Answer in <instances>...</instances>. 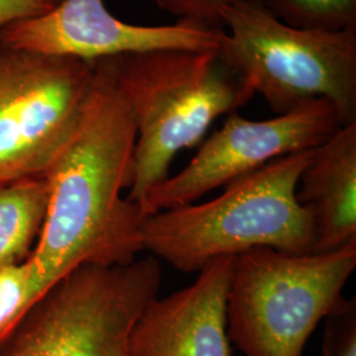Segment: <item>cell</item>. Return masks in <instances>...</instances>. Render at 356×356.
<instances>
[{
  "instance_id": "cell-1",
  "label": "cell",
  "mask_w": 356,
  "mask_h": 356,
  "mask_svg": "<svg viewBox=\"0 0 356 356\" xmlns=\"http://www.w3.org/2000/svg\"><path fill=\"white\" fill-rule=\"evenodd\" d=\"M136 127L114 57L94 63L89 98L44 172L49 206L31 257L44 294L76 268L126 266L144 251L139 206L122 197L134 176Z\"/></svg>"
},
{
  "instance_id": "cell-2",
  "label": "cell",
  "mask_w": 356,
  "mask_h": 356,
  "mask_svg": "<svg viewBox=\"0 0 356 356\" xmlns=\"http://www.w3.org/2000/svg\"><path fill=\"white\" fill-rule=\"evenodd\" d=\"M219 51L156 49L114 57L136 127L127 198L139 209L170 176L179 151L195 147L216 119L252 99L254 90Z\"/></svg>"
},
{
  "instance_id": "cell-3",
  "label": "cell",
  "mask_w": 356,
  "mask_h": 356,
  "mask_svg": "<svg viewBox=\"0 0 356 356\" xmlns=\"http://www.w3.org/2000/svg\"><path fill=\"white\" fill-rule=\"evenodd\" d=\"M314 149L276 159L226 185L204 204H189L147 216L143 250L182 272H200L220 257L268 247L312 254V222L296 191Z\"/></svg>"
},
{
  "instance_id": "cell-4",
  "label": "cell",
  "mask_w": 356,
  "mask_h": 356,
  "mask_svg": "<svg viewBox=\"0 0 356 356\" xmlns=\"http://www.w3.org/2000/svg\"><path fill=\"white\" fill-rule=\"evenodd\" d=\"M220 26L222 57L275 114L325 99L342 127L356 123V29L291 26L264 0L231 4Z\"/></svg>"
},
{
  "instance_id": "cell-5",
  "label": "cell",
  "mask_w": 356,
  "mask_h": 356,
  "mask_svg": "<svg viewBox=\"0 0 356 356\" xmlns=\"http://www.w3.org/2000/svg\"><path fill=\"white\" fill-rule=\"evenodd\" d=\"M356 268V241L325 254L257 247L234 256L226 317L244 356H302L322 319L342 309Z\"/></svg>"
},
{
  "instance_id": "cell-6",
  "label": "cell",
  "mask_w": 356,
  "mask_h": 356,
  "mask_svg": "<svg viewBox=\"0 0 356 356\" xmlns=\"http://www.w3.org/2000/svg\"><path fill=\"white\" fill-rule=\"evenodd\" d=\"M161 281L153 256L76 268L32 306L0 343V356H131V330Z\"/></svg>"
},
{
  "instance_id": "cell-7",
  "label": "cell",
  "mask_w": 356,
  "mask_h": 356,
  "mask_svg": "<svg viewBox=\"0 0 356 356\" xmlns=\"http://www.w3.org/2000/svg\"><path fill=\"white\" fill-rule=\"evenodd\" d=\"M94 63L0 41V184L42 176L74 131Z\"/></svg>"
},
{
  "instance_id": "cell-8",
  "label": "cell",
  "mask_w": 356,
  "mask_h": 356,
  "mask_svg": "<svg viewBox=\"0 0 356 356\" xmlns=\"http://www.w3.org/2000/svg\"><path fill=\"white\" fill-rule=\"evenodd\" d=\"M341 127L337 110L325 99L305 103L267 120H250L232 113L188 165L147 194L141 214L147 218L195 204L206 193L276 159L317 148Z\"/></svg>"
},
{
  "instance_id": "cell-9",
  "label": "cell",
  "mask_w": 356,
  "mask_h": 356,
  "mask_svg": "<svg viewBox=\"0 0 356 356\" xmlns=\"http://www.w3.org/2000/svg\"><path fill=\"white\" fill-rule=\"evenodd\" d=\"M223 28L177 20L168 26H136L110 13L104 0H63L51 13L0 32L16 48L95 63L123 54L156 51H219Z\"/></svg>"
},
{
  "instance_id": "cell-10",
  "label": "cell",
  "mask_w": 356,
  "mask_h": 356,
  "mask_svg": "<svg viewBox=\"0 0 356 356\" xmlns=\"http://www.w3.org/2000/svg\"><path fill=\"white\" fill-rule=\"evenodd\" d=\"M232 260L220 257L188 288L154 297L131 330L129 355L231 356L226 297Z\"/></svg>"
},
{
  "instance_id": "cell-11",
  "label": "cell",
  "mask_w": 356,
  "mask_h": 356,
  "mask_svg": "<svg viewBox=\"0 0 356 356\" xmlns=\"http://www.w3.org/2000/svg\"><path fill=\"white\" fill-rule=\"evenodd\" d=\"M312 222V254L356 241V123L314 148L296 191Z\"/></svg>"
},
{
  "instance_id": "cell-12",
  "label": "cell",
  "mask_w": 356,
  "mask_h": 356,
  "mask_svg": "<svg viewBox=\"0 0 356 356\" xmlns=\"http://www.w3.org/2000/svg\"><path fill=\"white\" fill-rule=\"evenodd\" d=\"M49 193L44 176L0 184V268L22 263L32 254L48 213Z\"/></svg>"
},
{
  "instance_id": "cell-13",
  "label": "cell",
  "mask_w": 356,
  "mask_h": 356,
  "mask_svg": "<svg viewBox=\"0 0 356 356\" xmlns=\"http://www.w3.org/2000/svg\"><path fill=\"white\" fill-rule=\"evenodd\" d=\"M44 296L33 260L0 268V343Z\"/></svg>"
},
{
  "instance_id": "cell-14",
  "label": "cell",
  "mask_w": 356,
  "mask_h": 356,
  "mask_svg": "<svg viewBox=\"0 0 356 356\" xmlns=\"http://www.w3.org/2000/svg\"><path fill=\"white\" fill-rule=\"evenodd\" d=\"M282 22L327 31L356 29V0H264Z\"/></svg>"
},
{
  "instance_id": "cell-15",
  "label": "cell",
  "mask_w": 356,
  "mask_h": 356,
  "mask_svg": "<svg viewBox=\"0 0 356 356\" xmlns=\"http://www.w3.org/2000/svg\"><path fill=\"white\" fill-rule=\"evenodd\" d=\"M323 356H356L355 300L326 318Z\"/></svg>"
},
{
  "instance_id": "cell-16",
  "label": "cell",
  "mask_w": 356,
  "mask_h": 356,
  "mask_svg": "<svg viewBox=\"0 0 356 356\" xmlns=\"http://www.w3.org/2000/svg\"><path fill=\"white\" fill-rule=\"evenodd\" d=\"M156 6L176 16L178 20H186L204 26H220V13L231 4L241 0H153Z\"/></svg>"
},
{
  "instance_id": "cell-17",
  "label": "cell",
  "mask_w": 356,
  "mask_h": 356,
  "mask_svg": "<svg viewBox=\"0 0 356 356\" xmlns=\"http://www.w3.org/2000/svg\"><path fill=\"white\" fill-rule=\"evenodd\" d=\"M63 0H0V32L20 22L51 13Z\"/></svg>"
}]
</instances>
